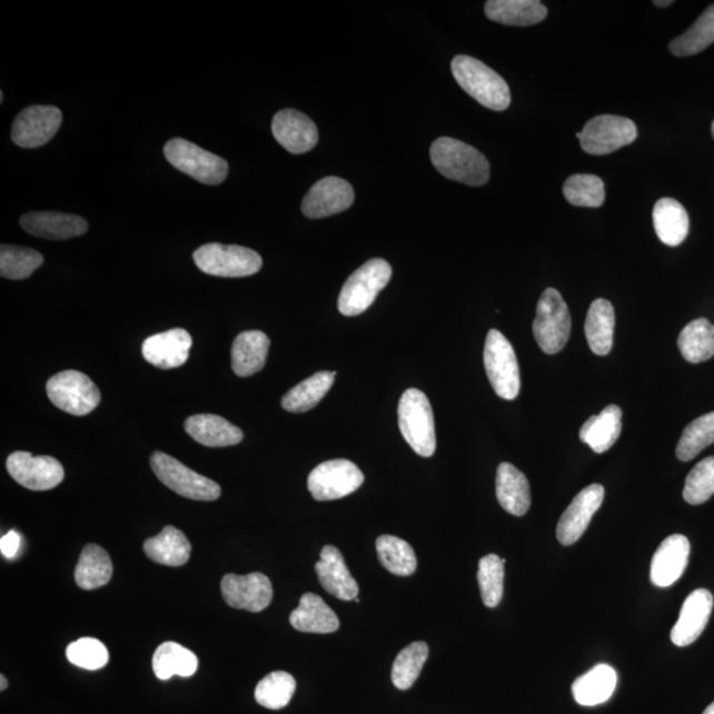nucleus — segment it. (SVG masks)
<instances>
[{
	"instance_id": "nucleus-1",
	"label": "nucleus",
	"mask_w": 714,
	"mask_h": 714,
	"mask_svg": "<svg viewBox=\"0 0 714 714\" xmlns=\"http://www.w3.org/2000/svg\"><path fill=\"white\" fill-rule=\"evenodd\" d=\"M434 167L445 178L466 186H485L489 179V163L475 147L458 139L443 137L430 147Z\"/></svg>"
},
{
	"instance_id": "nucleus-30",
	"label": "nucleus",
	"mask_w": 714,
	"mask_h": 714,
	"mask_svg": "<svg viewBox=\"0 0 714 714\" xmlns=\"http://www.w3.org/2000/svg\"><path fill=\"white\" fill-rule=\"evenodd\" d=\"M191 543L178 528L165 527L158 536L147 538L143 544L146 556L151 562L166 566H181L191 556Z\"/></svg>"
},
{
	"instance_id": "nucleus-5",
	"label": "nucleus",
	"mask_w": 714,
	"mask_h": 714,
	"mask_svg": "<svg viewBox=\"0 0 714 714\" xmlns=\"http://www.w3.org/2000/svg\"><path fill=\"white\" fill-rule=\"evenodd\" d=\"M194 261L206 275L224 278L254 276L262 268V258L254 249L216 242L196 249Z\"/></svg>"
},
{
	"instance_id": "nucleus-10",
	"label": "nucleus",
	"mask_w": 714,
	"mask_h": 714,
	"mask_svg": "<svg viewBox=\"0 0 714 714\" xmlns=\"http://www.w3.org/2000/svg\"><path fill=\"white\" fill-rule=\"evenodd\" d=\"M49 400L72 416H87L101 403V391L86 374L65 370L47 383Z\"/></svg>"
},
{
	"instance_id": "nucleus-4",
	"label": "nucleus",
	"mask_w": 714,
	"mask_h": 714,
	"mask_svg": "<svg viewBox=\"0 0 714 714\" xmlns=\"http://www.w3.org/2000/svg\"><path fill=\"white\" fill-rule=\"evenodd\" d=\"M391 278V266L383 258H374L353 272L340 291L338 307L346 317L367 311Z\"/></svg>"
},
{
	"instance_id": "nucleus-28",
	"label": "nucleus",
	"mask_w": 714,
	"mask_h": 714,
	"mask_svg": "<svg viewBox=\"0 0 714 714\" xmlns=\"http://www.w3.org/2000/svg\"><path fill=\"white\" fill-rule=\"evenodd\" d=\"M622 433V410L608 405L598 416H592L579 430V438L594 453L604 454L617 443Z\"/></svg>"
},
{
	"instance_id": "nucleus-31",
	"label": "nucleus",
	"mask_w": 714,
	"mask_h": 714,
	"mask_svg": "<svg viewBox=\"0 0 714 714\" xmlns=\"http://www.w3.org/2000/svg\"><path fill=\"white\" fill-rule=\"evenodd\" d=\"M617 672L613 667L607 664H598L574 682L573 697L584 706L604 704L613 696L615 688H617Z\"/></svg>"
},
{
	"instance_id": "nucleus-39",
	"label": "nucleus",
	"mask_w": 714,
	"mask_h": 714,
	"mask_svg": "<svg viewBox=\"0 0 714 714\" xmlns=\"http://www.w3.org/2000/svg\"><path fill=\"white\" fill-rule=\"evenodd\" d=\"M714 43V4L708 7L687 32L670 43V51L677 58L703 52Z\"/></svg>"
},
{
	"instance_id": "nucleus-50",
	"label": "nucleus",
	"mask_w": 714,
	"mask_h": 714,
	"mask_svg": "<svg viewBox=\"0 0 714 714\" xmlns=\"http://www.w3.org/2000/svg\"><path fill=\"white\" fill-rule=\"evenodd\" d=\"M0 682H2V685H0V690L4 691L7 688V685H9L4 675L0 676Z\"/></svg>"
},
{
	"instance_id": "nucleus-16",
	"label": "nucleus",
	"mask_w": 714,
	"mask_h": 714,
	"mask_svg": "<svg viewBox=\"0 0 714 714\" xmlns=\"http://www.w3.org/2000/svg\"><path fill=\"white\" fill-rule=\"evenodd\" d=\"M605 499V488L592 485L581 492L566 508L557 524V541L569 547L585 534L593 516Z\"/></svg>"
},
{
	"instance_id": "nucleus-38",
	"label": "nucleus",
	"mask_w": 714,
	"mask_h": 714,
	"mask_svg": "<svg viewBox=\"0 0 714 714\" xmlns=\"http://www.w3.org/2000/svg\"><path fill=\"white\" fill-rule=\"evenodd\" d=\"M376 549L384 568L396 576L408 577L416 572V553L403 538L383 535L376 541Z\"/></svg>"
},
{
	"instance_id": "nucleus-27",
	"label": "nucleus",
	"mask_w": 714,
	"mask_h": 714,
	"mask_svg": "<svg viewBox=\"0 0 714 714\" xmlns=\"http://www.w3.org/2000/svg\"><path fill=\"white\" fill-rule=\"evenodd\" d=\"M270 339L261 331H245L232 346V369L238 377L254 376L264 369L268 359Z\"/></svg>"
},
{
	"instance_id": "nucleus-14",
	"label": "nucleus",
	"mask_w": 714,
	"mask_h": 714,
	"mask_svg": "<svg viewBox=\"0 0 714 714\" xmlns=\"http://www.w3.org/2000/svg\"><path fill=\"white\" fill-rule=\"evenodd\" d=\"M62 122L61 110L49 105H33L12 123L11 138L24 149L44 146L56 136Z\"/></svg>"
},
{
	"instance_id": "nucleus-19",
	"label": "nucleus",
	"mask_w": 714,
	"mask_h": 714,
	"mask_svg": "<svg viewBox=\"0 0 714 714\" xmlns=\"http://www.w3.org/2000/svg\"><path fill=\"white\" fill-rule=\"evenodd\" d=\"M713 611V595L710 591H693L685 598L681 615L671 632V641L677 647H687L700 638L708 625Z\"/></svg>"
},
{
	"instance_id": "nucleus-3",
	"label": "nucleus",
	"mask_w": 714,
	"mask_h": 714,
	"mask_svg": "<svg viewBox=\"0 0 714 714\" xmlns=\"http://www.w3.org/2000/svg\"><path fill=\"white\" fill-rule=\"evenodd\" d=\"M398 426L413 450L422 457H433L437 449L436 425L424 391L413 388L405 391L398 404Z\"/></svg>"
},
{
	"instance_id": "nucleus-42",
	"label": "nucleus",
	"mask_w": 714,
	"mask_h": 714,
	"mask_svg": "<svg viewBox=\"0 0 714 714\" xmlns=\"http://www.w3.org/2000/svg\"><path fill=\"white\" fill-rule=\"evenodd\" d=\"M296 688V678L290 674L285 671L271 672L257 684L255 691L256 702L264 708L282 710L290 703Z\"/></svg>"
},
{
	"instance_id": "nucleus-49",
	"label": "nucleus",
	"mask_w": 714,
	"mask_h": 714,
	"mask_svg": "<svg viewBox=\"0 0 714 714\" xmlns=\"http://www.w3.org/2000/svg\"><path fill=\"white\" fill-rule=\"evenodd\" d=\"M672 3H674V2H671V0H667V2H661V0H656V2H654V4L657 6V7H668Z\"/></svg>"
},
{
	"instance_id": "nucleus-18",
	"label": "nucleus",
	"mask_w": 714,
	"mask_h": 714,
	"mask_svg": "<svg viewBox=\"0 0 714 714\" xmlns=\"http://www.w3.org/2000/svg\"><path fill=\"white\" fill-rule=\"evenodd\" d=\"M272 136L291 153H305L318 143V129L313 119L298 110L285 109L272 118Z\"/></svg>"
},
{
	"instance_id": "nucleus-36",
	"label": "nucleus",
	"mask_w": 714,
	"mask_h": 714,
	"mask_svg": "<svg viewBox=\"0 0 714 714\" xmlns=\"http://www.w3.org/2000/svg\"><path fill=\"white\" fill-rule=\"evenodd\" d=\"M336 373H318L291 388L282 398V408L290 413H305L315 408L331 389Z\"/></svg>"
},
{
	"instance_id": "nucleus-6",
	"label": "nucleus",
	"mask_w": 714,
	"mask_h": 714,
	"mask_svg": "<svg viewBox=\"0 0 714 714\" xmlns=\"http://www.w3.org/2000/svg\"><path fill=\"white\" fill-rule=\"evenodd\" d=\"M572 318L562 294L556 289L545 290L537 303L534 335L538 347L548 355L563 351L571 338Z\"/></svg>"
},
{
	"instance_id": "nucleus-2",
	"label": "nucleus",
	"mask_w": 714,
	"mask_h": 714,
	"mask_svg": "<svg viewBox=\"0 0 714 714\" xmlns=\"http://www.w3.org/2000/svg\"><path fill=\"white\" fill-rule=\"evenodd\" d=\"M452 72L459 87L483 107L495 111L509 108L508 83L485 62L470 56H455L452 61Z\"/></svg>"
},
{
	"instance_id": "nucleus-25",
	"label": "nucleus",
	"mask_w": 714,
	"mask_h": 714,
	"mask_svg": "<svg viewBox=\"0 0 714 714\" xmlns=\"http://www.w3.org/2000/svg\"><path fill=\"white\" fill-rule=\"evenodd\" d=\"M496 498L504 510L514 516H523L530 507V488L527 476L514 465H499L496 473Z\"/></svg>"
},
{
	"instance_id": "nucleus-52",
	"label": "nucleus",
	"mask_w": 714,
	"mask_h": 714,
	"mask_svg": "<svg viewBox=\"0 0 714 714\" xmlns=\"http://www.w3.org/2000/svg\"><path fill=\"white\" fill-rule=\"evenodd\" d=\"M712 136H713V138H714V121H713V123H712Z\"/></svg>"
},
{
	"instance_id": "nucleus-43",
	"label": "nucleus",
	"mask_w": 714,
	"mask_h": 714,
	"mask_svg": "<svg viewBox=\"0 0 714 714\" xmlns=\"http://www.w3.org/2000/svg\"><path fill=\"white\" fill-rule=\"evenodd\" d=\"M563 192L574 207L598 208L605 202V185L591 173H576L566 179Z\"/></svg>"
},
{
	"instance_id": "nucleus-35",
	"label": "nucleus",
	"mask_w": 714,
	"mask_h": 714,
	"mask_svg": "<svg viewBox=\"0 0 714 714\" xmlns=\"http://www.w3.org/2000/svg\"><path fill=\"white\" fill-rule=\"evenodd\" d=\"M199 661L192 651L175 642L160 644L152 656V670L160 681L172 676L190 677L198 671Z\"/></svg>"
},
{
	"instance_id": "nucleus-12",
	"label": "nucleus",
	"mask_w": 714,
	"mask_h": 714,
	"mask_svg": "<svg viewBox=\"0 0 714 714\" xmlns=\"http://www.w3.org/2000/svg\"><path fill=\"white\" fill-rule=\"evenodd\" d=\"M364 483V475L354 462L333 459L315 467L307 480L313 498L328 502L351 495Z\"/></svg>"
},
{
	"instance_id": "nucleus-44",
	"label": "nucleus",
	"mask_w": 714,
	"mask_h": 714,
	"mask_svg": "<svg viewBox=\"0 0 714 714\" xmlns=\"http://www.w3.org/2000/svg\"><path fill=\"white\" fill-rule=\"evenodd\" d=\"M714 443V411L692 422L676 447L677 458L690 462Z\"/></svg>"
},
{
	"instance_id": "nucleus-33",
	"label": "nucleus",
	"mask_w": 714,
	"mask_h": 714,
	"mask_svg": "<svg viewBox=\"0 0 714 714\" xmlns=\"http://www.w3.org/2000/svg\"><path fill=\"white\" fill-rule=\"evenodd\" d=\"M615 327L614 307L606 299H595L587 311L585 335L595 355L606 356L612 351Z\"/></svg>"
},
{
	"instance_id": "nucleus-46",
	"label": "nucleus",
	"mask_w": 714,
	"mask_h": 714,
	"mask_svg": "<svg viewBox=\"0 0 714 714\" xmlns=\"http://www.w3.org/2000/svg\"><path fill=\"white\" fill-rule=\"evenodd\" d=\"M714 495V457L698 462L685 479L683 498L691 506L708 502Z\"/></svg>"
},
{
	"instance_id": "nucleus-29",
	"label": "nucleus",
	"mask_w": 714,
	"mask_h": 714,
	"mask_svg": "<svg viewBox=\"0 0 714 714\" xmlns=\"http://www.w3.org/2000/svg\"><path fill=\"white\" fill-rule=\"evenodd\" d=\"M485 12L493 22L527 27L542 23L548 9L537 0H488Z\"/></svg>"
},
{
	"instance_id": "nucleus-9",
	"label": "nucleus",
	"mask_w": 714,
	"mask_h": 714,
	"mask_svg": "<svg viewBox=\"0 0 714 714\" xmlns=\"http://www.w3.org/2000/svg\"><path fill=\"white\" fill-rule=\"evenodd\" d=\"M485 367L495 394L513 401L520 394V369L510 343L498 330H489L485 345Z\"/></svg>"
},
{
	"instance_id": "nucleus-45",
	"label": "nucleus",
	"mask_w": 714,
	"mask_h": 714,
	"mask_svg": "<svg viewBox=\"0 0 714 714\" xmlns=\"http://www.w3.org/2000/svg\"><path fill=\"white\" fill-rule=\"evenodd\" d=\"M504 562L498 555H487L480 558L478 583L483 604L496 607L500 604L504 593Z\"/></svg>"
},
{
	"instance_id": "nucleus-11",
	"label": "nucleus",
	"mask_w": 714,
	"mask_h": 714,
	"mask_svg": "<svg viewBox=\"0 0 714 714\" xmlns=\"http://www.w3.org/2000/svg\"><path fill=\"white\" fill-rule=\"evenodd\" d=\"M576 137L585 152L591 156H607L632 145L638 137V129L632 119L604 115L592 118Z\"/></svg>"
},
{
	"instance_id": "nucleus-37",
	"label": "nucleus",
	"mask_w": 714,
	"mask_h": 714,
	"mask_svg": "<svg viewBox=\"0 0 714 714\" xmlns=\"http://www.w3.org/2000/svg\"><path fill=\"white\" fill-rule=\"evenodd\" d=\"M685 360L698 364L714 356V326L708 319L700 318L683 328L677 340Z\"/></svg>"
},
{
	"instance_id": "nucleus-26",
	"label": "nucleus",
	"mask_w": 714,
	"mask_h": 714,
	"mask_svg": "<svg viewBox=\"0 0 714 714\" xmlns=\"http://www.w3.org/2000/svg\"><path fill=\"white\" fill-rule=\"evenodd\" d=\"M185 429L196 443L208 447L240 444L244 433L228 419L215 415H196L186 419Z\"/></svg>"
},
{
	"instance_id": "nucleus-13",
	"label": "nucleus",
	"mask_w": 714,
	"mask_h": 714,
	"mask_svg": "<svg viewBox=\"0 0 714 714\" xmlns=\"http://www.w3.org/2000/svg\"><path fill=\"white\" fill-rule=\"evenodd\" d=\"M6 466L13 480L32 492H48L58 487L66 475L58 459L48 455L33 457L27 452L12 453Z\"/></svg>"
},
{
	"instance_id": "nucleus-34",
	"label": "nucleus",
	"mask_w": 714,
	"mask_h": 714,
	"mask_svg": "<svg viewBox=\"0 0 714 714\" xmlns=\"http://www.w3.org/2000/svg\"><path fill=\"white\" fill-rule=\"evenodd\" d=\"M113 576V564L108 552L100 545L88 544L82 549L75 571L77 586L82 591H95L109 584Z\"/></svg>"
},
{
	"instance_id": "nucleus-20",
	"label": "nucleus",
	"mask_w": 714,
	"mask_h": 714,
	"mask_svg": "<svg viewBox=\"0 0 714 714\" xmlns=\"http://www.w3.org/2000/svg\"><path fill=\"white\" fill-rule=\"evenodd\" d=\"M191 347V335L184 328H173L147 338L142 345V354L153 367L172 369L186 364Z\"/></svg>"
},
{
	"instance_id": "nucleus-21",
	"label": "nucleus",
	"mask_w": 714,
	"mask_h": 714,
	"mask_svg": "<svg viewBox=\"0 0 714 714\" xmlns=\"http://www.w3.org/2000/svg\"><path fill=\"white\" fill-rule=\"evenodd\" d=\"M691 544L683 535H672L657 548L651 563V583L670 587L681 579L687 569Z\"/></svg>"
},
{
	"instance_id": "nucleus-8",
	"label": "nucleus",
	"mask_w": 714,
	"mask_h": 714,
	"mask_svg": "<svg viewBox=\"0 0 714 714\" xmlns=\"http://www.w3.org/2000/svg\"><path fill=\"white\" fill-rule=\"evenodd\" d=\"M150 465L165 486L187 499L214 502L220 498L221 488L216 482L192 472L171 455L156 452L151 455Z\"/></svg>"
},
{
	"instance_id": "nucleus-48",
	"label": "nucleus",
	"mask_w": 714,
	"mask_h": 714,
	"mask_svg": "<svg viewBox=\"0 0 714 714\" xmlns=\"http://www.w3.org/2000/svg\"><path fill=\"white\" fill-rule=\"evenodd\" d=\"M19 547L20 536L16 530H10L9 534L3 536L2 541H0V551H2V555L7 558L16 557Z\"/></svg>"
},
{
	"instance_id": "nucleus-32",
	"label": "nucleus",
	"mask_w": 714,
	"mask_h": 714,
	"mask_svg": "<svg viewBox=\"0 0 714 714\" xmlns=\"http://www.w3.org/2000/svg\"><path fill=\"white\" fill-rule=\"evenodd\" d=\"M653 219L657 237L668 247H678L690 234V216L675 199L664 198L657 201Z\"/></svg>"
},
{
	"instance_id": "nucleus-24",
	"label": "nucleus",
	"mask_w": 714,
	"mask_h": 714,
	"mask_svg": "<svg viewBox=\"0 0 714 714\" xmlns=\"http://www.w3.org/2000/svg\"><path fill=\"white\" fill-rule=\"evenodd\" d=\"M291 626L298 632L313 634H331L338 632V615L318 594L306 593L299 606L290 614Z\"/></svg>"
},
{
	"instance_id": "nucleus-23",
	"label": "nucleus",
	"mask_w": 714,
	"mask_h": 714,
	"mask_svg": "<svg viewBox=\"0 0 714 714\" xmlns=\"http://www.w3.org/2000/svg\"><path fill=\"white\" fill-rule=\"evenodd\" d=\"M27 234L46 240H69L88 232L89 226L80 216L60 212H31L20 219Z\"/></svg>"
},
{
	"instance_id": "nucleus-7",
	"label": "nucleus",
	"mask_w": 714,
	"mask_h": 714,
	"mask_svg": "<svg viewBox=\"0 0 714 714\" xmlns=\"http://www.w3.org/2000/svg\"><path fill=\"white\" fill-rule=\"evenodd\" d=\"M163 151L171 166L202 185L217 186L228 177L229 166L226 159L186 139H171Z\"/></svg>"
},
{
	"instance_id": "nucleus-41",
	"label": "nucleus",
	"mask_w": 714,
	"mask_h": 714,
	"mask_svg": "<svg viewBox=\"0 0 714 714\" xmlns=\"http://www.w3.org/2000/svg\"><path fill=\"white\" fill-rule=\"evenodd\" d=\"M44 257L31 248L2 245L0 248V275L12 281H22L38 270Z\"/></svg>"
},
{
	"instance_id": "nucleus-17",
	"label": "nucleus",
	"mask_w": 714,
	"mask_h": 714,
	"mask_svg": "<svg viewBox=\"0 0 714 714\" xmlns=\"http://www.w3.org/2000/svg\"><path fill=\"white\" fill-rule=\"evenodd\" d=\"M355 192L345 179L328 177L315 184L303 201V212L309 219L345 212L354 205Z\"/></svg>"
},
{
	"instance_id": "nucleus-51",
	"label": "nucleus",
	"mask_w": 714,
	"mask_h": 714,
	"mask_svg": "<svg viewBox=\"0 0 714 714\" xmlns=\"http://www.w3.org/2000/svg\"><path fill=\"white\" fill-rule=\"evenodd\" d=\"M703 714H714V702L704 711Z\"/></svg>"
},
{
	"instance_id": "nucleus-47",
	"label": "nucleus",
	"mask_w": 714,
	"mask_h": 714,
	"mask_svg": "<svg viewBox=\"0 0 714 714\" xmlns=\"http://www.w3.org/2000/svg\"><path fill=\"white\" fill-rule=\"evenodd\" d=\"M68 661L75 666L97 671L107 666L109 651L105 644L95 638H81L69 644L67 648Z\"/></svg>"
},
{
	"instance_id": "nucleus-40",
	"label": "nucleus",
	"mask_w": 714,
	"mask_h": 714,
	"mask_svg": "<svg viewBox=\"0 0 714 714\" xmlns=\"http://www.w3.org/2000/svg\"><path fill=\"white\" fill-rule=\"evenodd\" d=\"M428 656L429 647L425 642H415L406 646L397 655L394 667H391V682L395 687L401 691L411 688L422 674Z\"/></svg>"
},
{
	"instance_id": "nucleus-22",
	"label": "nucleus",
	"mask_w": 714,
	"mask_h": 714,
	"mask_svg": "<svg viewBox=\"0 0 714 714\" xmlns=\"http://www.w3.org/2000/svg\"><path fill=\"white\" fill-rule=\"evenodd\" d=\"M319 583L335 598L354 601L359 595V585L349 573L340 551L334 545H326L320 552V559L315 564Z\"/></svg>"
},
{
	"instance_id": "nucleus-15",
	"label": "nucleus",
	"mask_w": 714,
	"mask_h": 714,
	"mask_svg": "<svg viewBox=\"0 0 714 714\" xmlns=\"http://www.w3.org/2000/svg\"><path fill=\"white\" fill-rule=\"evenodd\" d=\"M221 593L228 606L250 613H260L271 604L272 586L262 573L247 576L227 574L221 581Z\"/></svg>"
}]
</instances>
